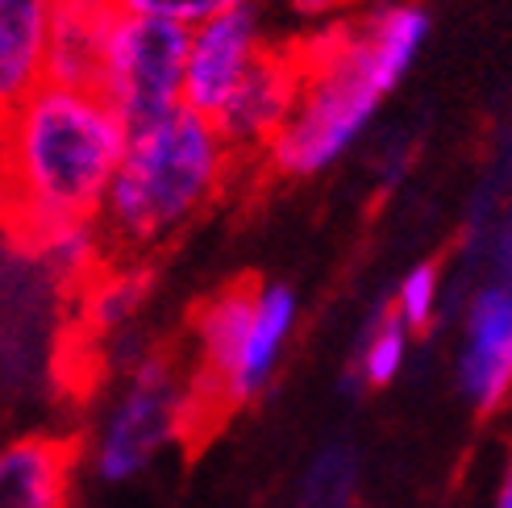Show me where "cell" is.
Here are the masks:
<instances>
[{"label": "cell", "mask_w": 512, "mask_h": 508, "mask_svg": "<svg viewBox=\"0 0 512 508\" xmlns=\"http://www.w3.org/2000/svg\"><path fill=\"white\" fill-rule=\"evenodd\" d=\"M429 34L425 5L383 0L300 38V105L259 163L288 184L334 171L371 134L379 109L417 67Z\"/></svg>", "instance_id": "1"}, {"label": "cell", "mask_w": 512, "mask_h": 508, "mask_svg": "<svg viewBox=\"0 0 512 508\" xmlns=\"http://www.w3.org/2000/svg\"><path fill=\"white\" fill-rule=\"evenodd\" d=\"M130 130L134 125L96 88L50 80L5 109L0 167L9 238L34 242L67 225L100 221Z\"/></svg>", "instance_id": "2"}, {"label": "cell", "mask_w": 512, "mask_h": 508, "mask_svg": "<svg viewBox=\"0 0 512 508\" xmlns=\"http://www.w3.org/2000/svg\"><path fill=\"white\" fill-rule=\"evenodd\" d=\"M238 150L221 125L196 109H175L130 130L121 171L100 209L113 259H150L209 213L234 180Z\"/></svg>", "instance_id": "3"}, {"label": "cell", "mask_w": 512, "mask_h": 508, "mask_svg": "<svg viewBox=\"0 0 512 508\" xmlns=\"http://www.w3.org/2000/svg\"><path fill=\"white\" fill-rule=\"evenodd\" d=\"M213 421L188 359L142 354L121 371L88 434V467L105 484H130L171 446Z\"/></svg>", "instance_id": "4"}, {"label": "cell", "mask_w": 512, "mask_h": 508, "mask_svg": "<svg viewBox=\"0 0 512 508\" xmlns=\"http://www.w3.org/2000/svg\"><path fill=\"white\" fill-rule=\"evenodd\" d=\"M188 46H192V30H184V25L125 13L109 42L96 92L130 125H146L184 109Z\"/></svg>", "instance_id": "5"}, {"label": "cell", "mask_w": 512, "mask_h": 508, "mask_svg": "<svg viewBox=\"0 0 512 508\" xmlns=\"http://www.w3.org/2000/svg\"><path fill=\"white\" fill-rule=\"evenodd\" d=\"M454 388L483 417L512 404V288L496 279H479L463 296Z\"/></svg>", "instance_id": "6"}, {"label": "cell", "mask_w": 512, "mask_h": 508, "mask_svg": "<svg viewBox=\"0 0 512 508\" xmlns=\"http://www.w3.org/2000/svg\"><path fill=\"white\" fill-rule=\"evenodd\" d=\"M304 88V55L300 42H271L267 55L254 63L242 88L229 96L217 113L225 142L238 150V159H263L275 138L288 130Z\"/></svg>", "instance_id": "7"}, {"label": "cell", "mask_w": 512, "mask_h": 508, "mask_svg": "<svg viewBox=\"0 0 512 508\" xmlns=\"http://www.w3.org/2000/svg\"><path fill=\"white\" fill-rule=\"evenodd\" d=\"M271 42L275 38L267 34L259 5L196 25L192 46H188V100L184 105L217 121V113L242 88V80L267 55Z\"/></svg>", "instance_id": "8"}, {"label": "cell", "mask_w": 512, "mask_h": 508, "mask_svg": "<svg viewBox=\"0 0 512 508\" xmlns=\"http://www.w3.org/2000/svg\"><path fill=\"white\" fill-rule=\"evenodd\" d=\"M296 321H300V300L288 284H259V300H254V321L246 329V342H242V354H238V367L229 375V384L221 392V404L217 413L225 409H242V404L259 400L271 379L284 363V354L296 338Z\"/></svg>", "instance_id": "9"}, {"label": "cell", "mask_w": 512, "mask_h": 508, "mask_svg": "<svg viewBox=\"0 0 512 508\" xmlns=\"http://www.w3.org/2000/svg\"><path fill=\"white\" fill-rule=\"evenodd\" d=\"M121 17L125 13L117 0H55L46 80L71 88H96Z\"/></svg>", "instance_id": "10"}, {"label": "cell", "mask_w": 512, "mask_h": 508, "mask_svg": "<svg viewBox=\"0 0 512 508\" xmlns=\"http://www.w3.org/2000/svg\"><path fill=\"white\" fill-rule=\"evenodd\" d=\"M0 508H71V442L17 434L0 450Z\"/></svg>", "instance_id": "11"}, {"label": "cell", "mask_w": 512, "mask_h": 508, "mask_svg": "<svg viewBox=\"0 0 512 508\" xmlns=\"http://www.w3.org/2000/svg\"><path fill=\"white\" fill-rule=\"evenodd\" d=\"M50 21H55V0H0V105L5 109L46 84Z\"/></svg>", "instance_id": "12"}, {"label": "cell", "mask_w": 512, "mask_h": 508, "mask_svg": "<svg viewBox=\"0 0 512 508\" xmlns=\"http://www.w3.org/2000/svg\"><path fill=\"white\" fill-rule=\"evenodd\" d=\"M150 296V267L142 259H113L75 296V338L100 342L125 329Z\"/></svg>", "instance_id": "13"}, {"label": "cell", "mask_w": 512, "mask_h": 508, "mask_svg": "<svg viewBox=\"0 0 512 508\" xmlns=\"http://www.w3.org/2000/svg\"><path fill=\"white\" fill-rule=\"evenodd\" d=\"M413 342H417V334L396 317L392 304L383 300L379 309H371L363 329H358V342H354V354H350V371H346L350 388L379 392V388L396 384V379L404 375V367H408Z\"/></svg>", "instance_id": "14"}, {"label": "cell", "mask_w": 512, "mask_h": 508, "mask_svg": "<svg viewBox=\"0 0 512 508\" xmlns=\"http://www.w3.org/2000/svg\"><path fill=\"white\" fill-rule=\"evenodd\" d=\"M358 450L350 438H329L313 450L296 479V508H350L358 492Z\"/></svg>", "instance_id": "15"}, {"label": "cell", "mask_w": 512, "mask_h": 508, "mask_svg": "<svg viewBox=\"0 0 512 508\" xmlns=\"http://www.w3.org/2000/svg\"><path fill=\"white\" fill-rule=\"evenodd\" d=\"M446 300H450V275L438 267V263H413L400 279H396V288L388 296V304L396 309V317L413 329V334L421 338L425 329L438 325L442 309H446Z\"/></svg>", "instance_id": "16"}, {"label": "cell", "mask_w": 512, "mask_h": 508, "mask_svg": "<svg viewBox=\"0 0 512 508\" xmlns=\"http://www.w3.org/2000/svg\"><path fill=\"white\" fill-rule=\"evenodd\" d=\"M121 13L134 17H159V21H175L184 30H196V25L238 13V9H254L259 0H117Z\"/></svg>", "instance_id": "17"}, {"label": "cell", "mask_w": 512, "mask_h": 508, "mask_svg": "<svg viewBox=\"0 0 512 508\" xmlns=\"http://www.w3.org/2000/svg\"><path fill=\"white\" fill-rule=\"evenodd\" d=\"M371 171H375V180H379L383 188L400 184L404 175L413 171V142H408V134H396V138H383V142H375Z\"/></svg>", "instance_id": "18"}, {"label": "cell", "mask_w": 512, "mask_h": 508, "mask_svg": "<svg viewBox=\"0 0 512 508\" xmlns=\"http://www.w3.org/2000/svg\"><path fill=\"white\" fill-rule=\"evenodd\" d=\"M483 279H496V284L512 288V200L492 234V246H488V259H483Z\"/></svg>", "instance_id": "19"}, {"label": "cell", "mask_w": 512, "mask_h": 508, "mask_svg": "<svg viewBox=\"0 0 512 508\" xmlns=\"http://www.w3.org/2000/svg\"><path fill=\"white\" fill-rule=\"evenodd\" d=\"M292 5V13H300L304 21H313L317 30H325V25H334V21H342L346 13V0H288Z\"/></svg>", "instance_id": "20"}, {"label": "cell", "mask_w": 512, "mask_h": 508, "mask_svg": "<svg viewBox=\"0 0 512 508\" xmlns=\"http://www.w3.org/2000/svg\"><path fill=\"white\" fill-rule=\"evenodd\" d=\"M492 508H512V446L500 463V475H496V492H492Z\"/></svg>", "instance_id": "21"}]
</instances>
